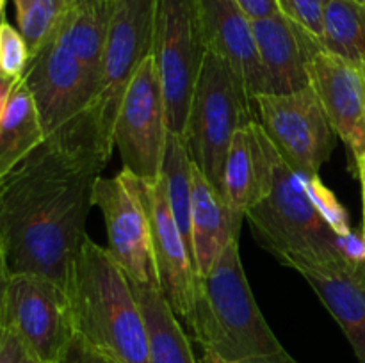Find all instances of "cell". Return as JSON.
Wrapping results in <instances>:
<instances>
[{
    "instance_id": "d4e9b609",
    "label": "cell",
    "mask_w": 365,
    "mask_h": 363,
    "mask_svg": "<svg viewBox=\"0 0 365 363\" xmlns=\"http://www.w3.org/2000/svg\"><path fill=\"white\" fill-rule=\"evenodd\" d=\"M16 25L27 41L31 56L53 36L70 9L68 0H13Z\"/></svg>"
},
{
    "instance_id": "603a6c76",
    "label": "cell",
    "mask_w": 365,
    "mask_h": 363,
    "mask_svg": "<svg viewBox=\"0 0 365 363\" xmlns=\"http://www.w3.org/2000/svg\"><path fill=\"white\" fill-rule=\"evenodd\" d=\"M321 46L365 75V4L328 0Z\"/></svg>"
},
{
    "instance_id": "ffe728a7",
    "label": "cell",
    "mask_w": 365,
    "mask_h": 363,
    "mask_svg": "<svg viewBox=\"0 0 365 363\" xmlns=\"http://www.w3.org/2000/svg\"><path fill=\"white\" fill-rule=\"evenodd\" d=\"M45 142L41 117L24 77L13 82L0 116V177Z\"/></svg>"
},
{
    "instance_id": "1f68e13d",
    "label": "cell",
    "mask_w": 365,
    "mask_h": 363,
    "mask_svg": "<svg viewBox=\"0 0 365 363\" xmlns=\"http://www.w3.org/2000/svg\"><path fill=\"white\" fill-rule=\"evenodd\" d=\"M237 4L248 14L250 20H260L278 13L277 0H237Z\"/></svg>"
},
{
    "instance_id": "f546056e",
    "label": "cell",
    "mask_w": 365,
    "mask_h": 363,
    "mask_svg": "<svg viewBox=\"0 0 365 363\" xmlns=\"http://www.w3.org/2000/svg\"><path fill=\"white\" fill-rule=\"evenodd\" d=\"M0 363H43L36 358L27 345L20 340L16 333L6 330L2 345H0Z\"/></svg>"
},
{
    "instance_id": "cb8c5ba5",
    "label": "cell",
    "mask_w": 365,
    "mask_h": 363,
    "mask_svg": "<svg viewBox=\"0 0 365 363\" xmlns=\"http://www.w3.org/2000/svg\"><path fill=\"white\" fill-rule=\"evenodd\" d=\"M192 160L189 155L187 144L184 137L168 132L166 144H164L163 167L160 178L164 182L168 201L173 212L177 226L187 244L192 256L191 241V206H192V180H191Z\"/></svg>"
},
{
    "instance_id": "8992f818",
    "label": "cell",
    "mask_w": 365,
    "mask_h": 363,
    "mask_svg": "<svg viewBox=\"0 0 365 363\" xmlns=\"http://www.w3.org/2000/svg\"><path fill=\"white\" fill-rule=\"evenodd\" d=\"M257 120L255 102L230 64L207 50L184 141L192 162L223 194V167L235 130Z\"/></svg>"
},
{
    "instance_id": "d6986e66",
    "label": "cell",
    "mask_w": 365,
    "mask_h": 363,
    "mask_svg": "<svg viewBox=\"0 0 365 363\" xmlns=\"http://www.w3.org/2000/svg\"><path fill=\"white\" fill-rule=\"evenodd\" d=\"M191 241L192 262L198 274H207L228 244L239 241L245 214L228 205L225 196L192 162Z\"/></svg>"
},
{
    "instance_id": "30bf717a",
    "label": "cell",
    "mask_w": 365,
    "mask_h": 363,
    "mask_svg": "<svg viewBox=\"0 0 365 363\" xmlns=\"http://www.w3.org/2000/svg\"><path fill=\"white\" fill-rule=\"evenodd\" d=\"M168 132L159 71L150 56L132 77L114 123V146L123 160V169L139 180L155 184L160 178Z\"/></svg>"
},
{
    "instance_id": "4dcf8cb0",
    "label": "cell",
    "mask_w": 365,
    "mask_h": 363,
    "mask_svg": "<svg viewBox=\"0 0 365 363\" xmlns=\"http://www.w3.org/2000/svg\"><path fill=\"white\" fill-rule=\"evenodd\" d=\"M337 244L342 256H344L346 260H349V262L359 263L365 260V238L362 233L351 231V233L348 235H342V237L337 238Z\"/></svg>"
},
{
    "instance_id": "e0dca14e",
    "label": "cell",
    "mask_w": 365,
    "mask_h": 363,
    "mask_svg": "<svg viewBox=\"0 0 365 363\" xmlns=\"http://www.w3.org/2000/svg\"><path fill=\"white\" fill-rule=\"evenodd\" d=\"M274 148L259 121L237 128L223 167V196L245 214L267 198L273 187Z\"/></svg>"
},
{
    "instance_id": "8d00e7d4",
    "label": "cell",
    "mask_w": 365,
    "mask_h": 363,
    "mask_svg": "<svg viewBox=\"0 0 365 363\" xmlns=\"http://www.w3.org/2000/svg\"><path fill=\"white\" fill-rule=\"evenodd\" d=\"M68 2H70V7H75V6H88V4L102 2V0H68Z\"/></svg>"
},
{
    "instance_id": "3957f363",
    "label": "cell",
    "mask_w": 365,
    "mask_h": 363,
    "mask_svg": "<svg viewBox=\"0 0 365 363\" xmlns=\"http://www.w3.org/2000/svg\"><path fill=\"white\" fill-rule=\"evenodd\" d=\"M66 292L75 335L120 363H150L145 315L109 249L86 237Z\"/></svg>"
},
{
    "instance_id": "484cf974",
    "label": "cell",
    "mask_w": 365,
    "mask_h": 363,
    "mask_svg": "<svg viewBox=\"0 0 365 363\" xmlns=\"http://www.w3.org/2000/svg\"><path fill=\"white\" fill-rule=\"evenodd\" d=\"M31 60V50L18 27L0 18V77L14 82L24 77Z\"/></svg>"
},
{
    "instance_id": "7402d4cb",
    "label": "cell",
    "mask_w": 365,
    "mask_h": 363,
    "mask_svg": "<svg viewBox=\"0 0 365 363\" xmlns=\"http://www.w3.org/2000/svg\"><path fill=\"white\" fill-rule=\"evenodd\" d=\"M113 0L75 6L68 9L53 38L66 46L96 77L102 75V59L109 36Z\"/></svg>"
},
{
    "instance_id": "7a4b0ae2",
    "label": "cell",
    "mask_w": 365,
    "mask_h": 363,
    "mask_svg": "<svg viewBox=\"0 0 365 363\" xmlns=\"http://www.w3.org/2000/svg\"><path fill=\"white\" fill-rule=\"evenodd\" d=\"M185 327L203 351L216 352L227 363L292 359L257 305L239 255V241L227 246L209 273L198 274Z\"/></svg>"
},
{
    "instance_id": "f1b7e54d",
    "label": "cell",
    "mask_w": 365,
    "mask_h": 363,
    "mask_svg": "<svg viewBox=\"0 0 365 363\" xmlns=\"http://www.w3.org/2000/svg\"><path fill=\"white\" fill-rule=\"evenodd\" d=\"M56 363H120L113 356L106 354L100 349L93 347L91 344L84 340L82 337L75 335L61 358Z\"/></svg>"
},
{
    "instance_id": "d590c367",
    "label": "cell",
    "mask_w": 365,
    "mask_h": 363,
    "mask_svg": "<svg viewBox=\"0 0 365 363\" xmlns=\"http://www.w3.org/2000/svg\"><path fill=\"white\" fill-rule=\"evenodd\" d=\"M355 270H356V276L360 278V281H362V285L365 287V260L364 262L355 263Z\"/></svg>"
},
{
    "instance_id": "74e56055",
    "label": "cell",
    "mask_w": 365,
    "mask_h": 363,
    "mask_svg": "<svg viewBox=\"0 0 365 363\" xmlns=\"http://www.w3.org/2000/svg\"><path fill=\"white\" fill-rule=\"evenodd\" d=\"M4 9H6V0H0V18L4 16Z\"/></svg>"
},
{
    "instance_id": "4fadbf2b",
    "label": "cell",
    "mask_w": 365,
    "mask_h": 363,
    "mask_svg": "<svg viewBox=\"0 0 365 363\" xmlns=\"http://www.w3.org/2000/svg\"><path fill=\"white\" fill-rule=\"evenodd\" d=\"M139 191L148 212L159 288L175 315L185 322L195 302L198 270L171 212L163 178L155 184L139 180Z\"/></svg>"
},
{
    "instance_id": "5b68a950",
    "label": "cell",
    "mask_w": 365,
    "mask_h": 363,
    "mask_svg": "<svg viewBox=\"0 0 365 363\" xmlns=\"http://www.w3.org/2000/svg\"><path fill=\"white\" fill-rule=\"evenodd\" d=\"M24 80L38 107L45 141L89 148L100 155L89 127L100 78L82 60L52 36L31 56Z\"/></svg>"
},
{
    "instance_id": "8fae6325",
    "label": "cell",
    "mask_w": 365,
    "mask_h": 363,
    "mask_svg": "<svg viewBox=\"0 0 365 363\" xmlns=\"http://www.w3.org/2000/svg\"><path fill=\"white\" fill-rule=\"evenodd\" d=\"M6 326L43 363H56L75 337L70 295L38 274H13L6 288Z\"/></svg>"
},
{
    "instance_id": "9a60e30c",
    "label": "cell",
    "mask_w": 365,
    "mask_h": 363,
    "mask_svg": "<svg viewBox=\"0 0 365 363\" xmlns=\"http://www.w3.org/2000/svg\"><path fill=\"white\" fill-rule=\"evenodd\" d=\"M310 85L353 160L365 157V75L321 48L310 63Z\"/></svg>"
},
{
    "instance_id": "277c9868",
    "label": "cell",
    "mask_w": 365,
    "mask_h": 363,
    "mask_svg": "<svg viewBox=\"0 0 365 363\" xmlns=\"http://www.w3.org/2000/svg\"><path fill=\"white\" fill-rule=\"evenodd\" d=\"M246 219L257 241L291 269L342 258L339 235L310 199L305 177L292 171L277 149L271 192L246 212Z\"/></svg>"
},
{
    "instance_id": "ac0fdd59",
    "label": "cell",
    "mask_w": 365,
    "mask_h": 363,
    "mask_svg": "<svg viewBox=\"0 0 365 363\" xmlns=\"http://www.w3.org/2000/svg\"><path fill=\"white\" fill-rule=\"evenodd\" d=\"M298 273L337 320L359 363H365V287L356 276L355 263L342 256L299 267Z\"/></svg>"
},
{
    "instance_id": "d6a6232c",
    "label": "cell",
    "mask_w": 365,
    "mask_h": 363,
    "mask_svg": "<svg viewBox=\"0 0 365 363\" xmlns=\"http://www.w3.org/2000/svg\"><path fill=\"white\" fill-rule=\"evenodd\" d=\"M7 280H9V274H7L6 265H4L2 258H0V345H2L4 335H6V288H7Z\"/></svg>"
},
{
    "instance_id": "4316f807",
    "label": "cell",
    "mask_w": 365,
    "mask_h": 363,
    "mask_svg": "<svg viewBox=\"0 0 365 363\" xmlns=\"http://www.w3.org/2000/svg\"><path fill=\"white\" fill-rule=\"evenodd\" d=\"M305 187L309 192L310 199L314 201L316 209L319 210L321 216L324 217L331 230L342 237V235L351 233V226H349V217L344 206L341 205L334 192L321 182L319 174L316 177H305Z\"/></svg>"
},
{
    "instance_id": "44dd1931",
    "label": "cell",
    "mask_w": 365,
    "mask_h": 363,
    "mask_svg": "<svg viewBox=\"0 0 365 363\" xmlns=\"http://www.w3.org/2000/svg\"><path fill=\"white\" fill-rule=\"evenodd\" d=\"M132 283V281H130ZM148 331L150 363H198L191 340L159 285L132 283Z\"/></svg>"
},
{
    "instance_id": "6da1fadb",
    "label": "cell",
    "mask_w": 365,
    "mask_h": 363,
    "mask_svg": "<svg viewBox=\"0 0 365 363\" xmlns=\"http://www.w3.org/2000/svg\"><path fill=\"white\" fill-rule=\"evenodd\" d=\"M106 162L45 141L0 177V258L9 276L38 274L68 290Z\"/></svg>"
},
{
    "instance_id": "836d02e7",
    "label": "cell",
    "mask_w": 365,
    "mask_h": 363,
    "mask_svg": "<svg viewBox=\"0 0 365 363\" xmlns=\"http://www.w3.org/2000/svg\"><path fill=\"white\" fill-rule=\"evenodd\" d=\"M355 167H356V174H359L360 187H362V203H364V228H362V235H364V238H365V157H360L359 160H355Z\"/></svg>"
},
{
    "instance_id": "ab89813d",
    "label": "cell",
    "mask_w": 365,
    "mask_h": 363,
    "mask_svg": "<svg viewBox=\"0 0 365 363\" xmlns=\"http://www.w3.org/2000/svg\"><path fill=\"white\" fill-rule=\"evenodd\" d=\"M359 2H362V4H365V0H359Z\"/></svg>"
},
{
    "instance_id": "f35d334b",
    "label": "cell",
    "mask_w": 365,
    "mask_h": 363,
    "mask_svg": "<svg viewBox=\"0 0 365 363\" xmlns=\"http://www.w3.org/2000/svg\"><path fill=\"white\" fill-rule=\"evenodd\" d=\"M284 363H296L294 359H289V362H284Z\"/></svg>"
},
{
    "instance_id": "2e32d148",
    "label": "cell",
    "mask_w": 365,
    "mask_h": 363,
    "mask_svg": "<svg viewBox=\"0 0 365 363\" xmlns=\"http://www.w3.org/2000/svg\"><path fill=\"white\" fill-rule=\"evenodd\" d=\"M207 50L223 57L255 102L266 95L252 20L237 0H192Z\"/></svg>"
},
{
    "instance_id": "60d3db41",
    "label": "cell",
    "mask_w": 365,
    "mask_h": 363,
    "mask_svg": "<svg viewBox=\"0 0 365 363\" xmlns=\"http://www.w3.org/2000/svg\"><path fill=\"white\" fill-rule=\"evenodd\" d=\"M239 363H241V362H239Z\"/></svg>"
},
{
    "instance_id": "83f0119b",
    "label": "cell",
    "mask_w": 365,
    "mask_h": 363,
    "mask_svg": "<svg viewBox=\"0 0 365 363\" xmlns=\"http://www.w3.org/2000/svg\"><path fill=\"white\" fill-rule=\"evenodd\" d=\"M328 0H277L278 11L291 18L316 39L323 38V16Z\"/></svg>"
},
{
    "instance_id": "7c38bea8",
    "label": "cell",
    "mask_w": 365,
    "mask_h": 363,
    "mask_svg": "<svg viewBox=\"0 0 365 363\" xmlns=\"http://www.w3.org/2000/svg\"><path fill=\"white\" fill-rule=\"evenodd\" d=\"M93 206L102 210L107 249L135 285H159L152 249V230L139 191V178L121 169L95 184Z\"/></svg>"
},
{
    "instance_id": "e575fe53",
    "label": "cell",
    "mask_w": 365,
    "mask_h": 363,
    "mask_svg": "<svg viewBox=\"0 0 365 363\" xmlns=\"http://www.w3.org/2000/svg\"><path fill=\"white\" fill-rule=\"evenodd\" d=\"M198 363H227L221 356H217L216 352L212 351H203V356L200 358Z\"/></svg>"
},
{
    "instance_id": "9c48e42d",
    "label": "cell",
    "mask_w": 365,
    "mask_h": 363,
    "mask_svg": "<svg viewBox=\"0 0 365 363\" xmlns=\"http://www.w3.org/2000/svg\"><path fill=\"white\" fill-rule=\"evenodd\" d=\"M257 121L284 162L303 177L319 174L337 134L312 85L291 95L255 96Z\"/></svg>"
},
{
    "instance_id": "5bb4252c",
    "label": "cell",
    "mask_w": 365,
    "mask_h": 363,
    "mask_svg": "<svg viewBox=\"0 0 365 363\" xmlns=\"http://www.w3.org/2000/svg\"><path fill=\"white\" fill-rule=\"evenodd\" d=\"M252 27L266 80V95H291L309 88L310 63L323 48L319 39L280 11L252 20Z\"/></svg>"
},
{
    "instance_id": "52a82bcc",
    "label": "cell",
    "mask_w": 365,
    "mask_h": 363,
    "mask_svg": "<svg viewBox=\"0 0 365 363\" xmlns=\"http://www.w3.org/2000/svg\"><path fill=\"white\" fill-rule=\"evenodd\" d=\"M155 9L157 0H113L98 93L89 110V127L106 162L113 152L114 123L125 91L153 52Z\"/></svg>"
},
{
    "instance_id": "ba28073f",
    "label": "cell",
    "mask_w": 365,
    "mask_h": 363,
    "mask_svg": "<svg viewBox=\"0 0 365 363\" xmlns=\"http://www.w3.org/2000/svg\"><path fill=\"white\" fill-rule=\"evenodd\" d=\"M207 46L192 0H157L153 59L166 103L168 130L184 137Z\"/></svg>"
}]
</instances>
